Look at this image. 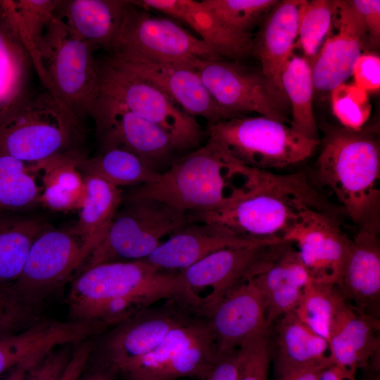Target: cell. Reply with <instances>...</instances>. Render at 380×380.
<instances>
[{
    "label": "cell",
    "instance_id": "obj_8",
    "mask_svg": "<svg viewBox=\"0 0 380 380\" xmlns=\"http://www.w3.org/2000/svg\"><path fill=\"white\" fill-rule=\"evenodd\" d=\"M127 201L128 205L116 213L105 237L80 274L99 264L144 260L165 236L191 223L189 212L165 203L153 199Z\"/></svg>",
    "mask_w": 380,
    "mask_h": 380
},
{
    "label": "cell",
    "instance_id": "obj_12",
    "mask_svg": "<svg viewBox=\"0 0 380 380\" xmlns=\"http://www.w3.org/2000/svg\"><path fill=\"white\" fill-rule=\"evenodd\" d=\"M219 356L207 319L196 315L170 330L148 354L121 366L116 374L131 380H200Z\"/></svg>",
    "mask_w": 380,
    "mask_h": 380
},
{
    "label": "cell",
    "instance_id": "obj_24",
    "mask_svg": "<svg viewBox=\"0 0 380 380\" xmlns=\"http://www.w3.org/2000/svg\"><path fill=\"white\" fill-rule=\"evenodd\" d=\"M105 331V326L95 321L38 320L0 338V376L26 359L47 354L61 346L77 345Z\"/></svg>",
    "mask_w": 380,
    "mask_h": 380
},
{
    "label": "cell",
    "instance_id": "obj_13",
    "mask_svg": "<svg viewBox=\"0 0 380 380\" xmlns=\"http://www.w3.org/2000/svg\"><path fill=\"white\" fill-rule=\"evenodd\" d=\"M194 69L214 101L232 116L253 112L290 124L286 94L261 71L222 58L196 60Z\"/></svg>",
    "mask_w": 380,
    "mask_h": 380
},
{
    "label": "cell",
    "instance_id": "obj_31",
    "mask_svg": "<svg viewBox=\"0 0 380 380\" xmlns=\"http://www.w3.org/2000/svg\"><path fill=\"white\" fill-rule=\"evenodd\" d=\"M83 180L84 198L78 221L72 229L93 251L105 237L122 201V194L120 187L100 177L84 175Z\"/></svg>",
    "mask_w": 380,
    "mask_h": 380
},
{
    "label": "cell",
    "instance_id": "obj_53",
    "mask_svg": "<svg viewBox=\"0 0 380 380\" xmlns=\"http://www.w3.org/2000/svg\"><path fill=\"white\" fill-rule=\"evenodd\" d=\"M125 380H131V379H124ZM194 379H190L189 380H194Z\"/></svg>",
    "mask_w": 380,
    "mask_h": 380
},
{
    "label": "cell",
    "instance_id": "obj_5",
    "mask_svg": "<svg viewBox=\"0 0 380 380\" xmlns=\"http://www.w3.org/2000/svg\"><path fill=\"white\" fill-rule=\"evenodd\" d=\"M82 120L52 94L25 90L0 115V156L36 164L80 151Z\"/></svg>",
    "mask_w": 380,
    "mask_h": 380
},
{
    "label": "cell",
    "instance_id": "obj_45",
    "mask_svg": "<svg viewBox=\"0 0 380 380\" xmlns=\"http://www.w3.org/2000/svg\"><path fill=\"white\" fill-rule=\"evenodd\" d=\"M349 2L362 19L367 34L369 48L379 47L380 42V1L351 0Z\"/></svg>",
    "mask_w": 380,
    "mask_h": 380
},
{
    "label": "cell",
    "instance_id": "obj_11",
    "mask_svg": "<svg viewBox=\"0 0 380 380\" xmlns=\"http://www.w3.org/2000/svg\"><path fill=\"white\" fill-rule=\"evenodd\" d=\"M102 95L156 124L170 137L177 151L194 148L205 132L196 118L153 84L115 65L108 56L96 59Z\"/></svg>",
    "mask_w": 380,
    "mask_h": 380
},
{
    "label": "cell",
    "instance_id": "obj_52",
    "mask_svg": "<svg viewBox=\"0 0 380 380\" xmlns=\"http://www.w3.org/2000/svg\"><path fill=\"white\" fill-rule=\"evenodd\" d=\"M367 380H379V378H369Z\"/></svg>",
    "mask_w": 380,
    "mask_h": 380
},
{
    "label": "cell",
    "instance_id": "obj_30",
    "mask_svg": "<svg viewBox=\"0 0 380 380\" xmlns=\"http://www.w3.org/2000/svg\"><path fill=\"white\" fill-rule=\"evenodd\" d=\"M50 228L37 215L0 213V291L18 279L33 242Z\"/></svg>",
    "mask_w": 380,
    "mask_h": 380
},
{
    "label": "cell",
    "instance_id": "obj_41",
    "mask_svg": "<svg viewBox=\"0 0 380 380\" xmlns=\"http://www.w3.org/2000/svg\"><path fill=\"white\" fill-rule=\"evenodd\" d=\"M240 353L236 380H268L272 358L268 330L242 346Z\"/></svg>",
    "mask_w": 380,
    "mask_h": 380
},
{
    "label": "cell",
    "instance_id": "obj_18",
    "mask_svg": "<svg viewBox=\"0 0 380 380\" xmlns=\"http://www.w3.org/2000/svg\"><path fill=\"white\" fill-rule=\"evenodd\" d=\"M108 57L115 65L158 87L190 115L205 118L208 125L234 118L217 104L191 66L143 58L115 60Z\"/></svg>",
    "mask_w": 380,
    "mask_h": 380
},
{
    "label": "cell",
    "instance_id": "obj_4",
    "mask_svg": "<svg viewBox=\"0 0 380 380\" xmlns=\"http://www.w3.org/2000/svg\"><path fill=\"white\" fill-rule=\"evenodd\" d=\"M316 179L358 227L380 224V147L374 131L329 127L321 139Z\"/></svg>",
    "mask_w": 380,
    "mask_h": 380
},
{
    "label": "cell",
    "instance_id": "obj_36",
    "mask_svg": "<svg viewBox=\"0 0 380 380\" xmlns=\"http://www.w3.org/2000/svg\"><path fill=\"white\" fill-rule=\"evenodd\" d=\"M27 56L0 17V115L25 91Z\"/></svg>",
    "mask_w": 380,
    "mask_h": 380
},
{
    "label": "cell",
    "instance_id": "obj_33",
    "mask_svg": "<svg viewBox=\"0 0 380 380\" xmlns=\"http://www.w3.org/2000/svg\"><path fill=\"white\" fill-rule=\"evenodd\" d=\"M76 167L84 176L98 177L118 187L150 184L160 175L134 153L118 147L104 149L93 158L82 154L77 159Z\"/></svg>",
    "mask_w": 380,
    "mask_h": 380
},
{
    "label": "cell",
    "instance_id": "obj_6",
    "mask_svg": "<svg viewBox=\"0 0 380 380\" xmlns=\"http://www.w3.org/2000/svg\"><path fill=\"white\" fill-rule=\"evenodd\" d=\"M95 49L75 38L54 14L32 63L45 89L81 120L93 118L102 95Z\"/></svg>",
    "mask_w": 380,
    "mask_h": 380
},
{
    "label": "cell",
    "instance_id": "obj_34",
    "mask_svg": "<svg viewBox=\"0 0 380 380\" xmlns=\"http://www.w3.org/2000/svg\"><path fill=\"white\" fill-rule=\"evenodd\" d=\"M59 0L0 1V17L23 46L32 63L44 32Z\"/></svg>",
    "mask_w": 380,
    "mask_h": 380
},
{
    "label": "cell",
    "instance_id": "obj_14",
    "mask_svg": "<svg viewBox=\"0 0 380 380\" xmlns=\"http://www.w3.org/2000/svg\"><path fill=\"white\" fill-rule=\"evenodd\" d=\"M91 252L72 229L51 227L33 242L20 277L8 289L27 303L37 307L44 298L73 280Z\"/></svg>",
    "mask_w": 380,
    "mask_h": 380
},
{
    "label": "cell",
    "instance_id": "obj_49",
    "mask_svg": "<svg viewBox=\"0 0 380 380\" xmlns=\"http://www.w3.org/2000/svg\"><path fill=\"white\" fill-rule=\"evenodd\" d=\"M327 366L276 369L274 370V380H318L320 373Z\"/></svg>",
    "mask_w": 380,
    "mask_h": 380
},
{
    "label": "cell",
    "instance_id": "obj_29",
    "mask_svg": "<svg viewBox=\"0 0 380 380\" xmlns=\"http://www.w3.org/2000/svg\"><path fill=\"white\" fill-rule=\"evenodd\" d=\"M128 1L59 0L55 15L77 39L110 51Z\"/></svg>",
    "mask_w": 380,
    "mask_h": 380
},
{
    "label": "cell",
    "instance_id": "obj_39",
    "mask_svg": "<svg viewBox=\"0 0 380 380\" xmlns=\"http://www.w3.org/2000/svg\"><path fill=\"white\" fill-rule=\"evenodd\" d=\"M278 0H203L201 5L229 29L251 34V29L277 4Z\"/></svg>",
    "mask_w": 380,
    "mask_h": 380
},
{
    "label": "cell",
    "instance_id": "obj_15",
    "mask_svg": "<svg viewBox=\"0 0 380 380\" xmlns=\"http://www.w3.org/2000/svg\"><path fill=\"white\" fill-rule=\"evenodd\" d=\"M196 315L177 299L149 307L112 328L103 341L99 366L116 374L121 366L148 354L170 330Z\"/></svg>",
    "mask_w": 380,
    "mask_h": 380
},
{
    "label": "cell",
    "instance_id": "obj_51",
    "mask_svg": "<svg viewBox=\"0 0 380 380\" xmlns=\"http://www.w3.org/2000/svg\"><path fill=\"white\" fill-rule=\"evenodd\" d=\"M115 375L110 370L99 366L90 372L82 374L79 380H115Z\"/></svg>",
    "mask_w": 380,
    "mask_h": 380
},
{
    "label": "cell",
    "instance_id": "obj_35",
    "mask_svg": "<svg viewBox=\"0 0 380 380\" xmlns=\"http://www.w3.org/2000/svg\"><path fill=\"white\" fill-rule=\"evenodd\" d=\"M24 162L0 156V213H20L40 201L41 189Z\"/></svg>",
    "mask_w": 380,
    "mask_h": 380
},
{
    "label": "cell",
    "instance_id": "obj_42",
    "mask_svg": "<svg viewBox=\"0 0 380 380\" xmlns=\"http://www.w3.org/2000/svg\"><path fill=\"white\" fill-rule=\"evenodd\" d=\"M36 308L9 289L0 291V338L20 331L38 321Z\"/></svg>",
    "mask_w": 380,
    "mask_h": 380
},
{
    "label": "cell",
    "instance_id": "obj_20",
    "mask_svg": "<svg viewBox=\"0 0 380 380\" xmlns=\"http://www.w3.org/2000/svg\"><path fill=\"white\" fill-rule=\"evenodd\" d=\"M379 317L362 313L343 300L329 331L328 343L332 364L354 376L358 369L379 376Z\"/></svg>",
    "mask_w": 380,
    "mask_h": 380
},
{
    "label": "cell",
    "instance_id": "obj_22",
    "mask_svg": "<svg viewBox=\"0 0 380 380\" xmlns=\"http://www.w3.org/2000/svg\"><path fill=\"white\" fill-rule=\"evenodd\" d=\"M337 289L356 310L375 317L380 314V224L358 227Z\"/></svg>",
    "mask_w": 380,
    "mask_h": 380
},
{
    "label": "cell",
    "instance_id": "obj_2",
    "mask_svg": "<svg viewBox=\"0 0 380 380\" xmlns=\"http://www.w3.org/2000/svg\"><path fill=\"white\" fill-rule=\"evenodd\" d=\"M260 171L241 163L208 139L174 162L155 182L132 191L127 200H156L189 213L213 211L251 194Z\"/></svg>",
    "mask_w": 380,
    "mask_h": 380
},
{
    "label": "cell",
    "instance_id": "obj_23",
    "mask_svg": "<svg viewBox=\"0 0 380 380\" xmlns=\"http://www.w3.org/2000/svg\"><path fill=\"white\" fill-rule=\"evenodd\" d=\"M248 279L255 284L262 295L267 327L280 316L293 311L314 281L296 247L288 241Z\"/></svg>",
    "mask_w": 380,
    "mask_h": 380
},
{
    "label": "cell",
    "instance_id": "obj_26",
    "mask_svg": "<svg viewBox=\"0 0 380 380\" xmlns=\"http://www.w3.org/2000/svg\"><path fill=\"white\" fill-rule=\"evenodd\" d=\"M306 1H279L266 15L259 32L253 39L252 53L260 63V71L282 92L281 72L296 46L300 19Z\"/></svg>",
    "mask_w": 380,
    "mask_h": 380
},
{
    "label": "cell",
    "instance_id": "obj_44",
    "mask_svg": "<svg viewBox=\"0 0 380 380\" xmlns=\"http://www.w3.org/2000/svg\"><path fill=\"white\" fill-rule=\"evenodd\" d=\"M76 345H64L51 350L37 368L32 380H60Z\"/></svg>",
    "mask_w": 380,
    "mask_h": 380
},
{
    "label": "cell",
    "instance_id": "obj_25",
    "mask_svg": "<svg viewBox=\"0 0 380 380\" xmlns=\"http://www.w3.org/2000/svg\"><path fill=\"white\" fill-rule=\"evenodd\" d=\"M266 241H271L243 239L213 224L191 222L171 234L148 257L141 260L159 270L177 272L218 250Z\"/></svg>",
    "mask_w": 380,
    "mask_h": 380
},
{
    "label": "cell",
    "instance_id": "obj_32",
    "mask_svg": "<svg viewBox=\"0 0 380 380\" xmlns=\"http://www.w3.org/2000/svg\"><path fill=\"white\" fill-rule=\"evenodd\" d=\"M280 82L291 108L290 127L309 139H321L312 108L311 64L303 56L292 53L281 70Z\"/></svg>",
    "mask_w": 380,
    "mask_h": 380
},
{
    "label": "cell",
    "instance_id": "obj_9",
    "mask_svg": "<svg viewBox=\"0 0 380 380\" xmlns=\"http://www.w3.org/2000/svg\"><path fill=\"white\" fill-rule=\"evenodd\" d=\"M108 52L115 60L143 58L194 68L196 60L222 58L208 44L175 22L154 16L130 1Z\"/></svg>",
    "mask_w": 380,
    "mask_h": 380
},
{
    "label": "cell",
    "instance_id": "obj_38",
    "mask_svg": "<svg viewBox=\"0 0 380 380\" xmlns=\"http://www.w3.org/2000/svg\"><path fill=\"white\" fill-rule=\"evenodd\" d=\"M337 6L338 0L306 1L300 19L296 44L311 65L333 27Z\"/></svg>",
    "mask_w": 380,
    "mask_h": 380
},
{
    "label": "cell",
    "instance_id": "obj_16",
    "mask_svg": "<svg viewBox=\"0 0 380 380\" xmlns=\"http://www.w3.org/2000/svg\"><path fill=\"white\" fill-rule=\"evenodd\" d=\"M92 118L103 150H127L157 172L156 168L177 151L162 128L106 96L101 95Z\"/></svg>",
    "mask_w": 380,
    "mask_h": 380
},
{
    "label": "cell",
    "instance_id": "obj_40",
    "mask_svg": "<svg viewBox=\"0 0 380 380\" xmlns=\"http://www.w3.org/2000/svg\"><path fill=\"white\" fill-rule=\"evenodd\" d=\"M331 110L342 127L361 130L369 118L372 104L367 92L354 83H342L330 92Z\"/></svg>",
    "mask_w": 380,
    "mask_h": 380
},
{
    "label": "cell",
    "instance_id": "obj_21",
    "mask_svg": "<svg viewBox=\"0 0 380 380\" xmlns=\"http://www.w3.org/2000/svg\"><path fill=\"white\" fill-rule=\"evenodd\" d=\"M206 319L219 355L240 349L268 330L262 295L251 279L231 290Z\"/></svg>",
    "mask_w": 380,
    "mask_h": 380
},
{
    "label": "cell",
    "instance_id": "obj_17",
    "mask_svg": "<svg viewBox=\"0 0 380 380\" xmlns=\"http://www.w3.org/2000/svg\"><path fill=\"white\" fill-rule=\"evenodd\" d=\"M334 212H308L283 238L293 243L315 282L337 286L350 240Z\"/></svg>",
    "mask_w": 380,
    "mask_h": 380
},
{
    "label": "cell",
    "instance_id": "obj_28",
    "mask_svg": "<svg viewBox=\"0 0 380 380\" xmlns=\"http://www.w3.org/2000/svg\"><path fill=\"white\" fill-rule=\"evenodd\" d=\"M268 339L274 370L332 364L327 340L303 324L293 311L268 327Z\"/></svg>",
    "mask_w": 380,
    "mask_h": 380
},
{
    "label": "cell",
    "instance_id": "obj_37",
    "mask_svg": "<svg viewBox=\"0 0 380 380\" xmlns=\"http://www.w3.org/2000/svg\"><path fill=\"white\" fill-rule=\"evenodd\" d=\"M343 300L335 285L313 281L293 312L303 324L328 342L333 318Z\"/></svg>",
    "mask_w": 380,
    "mask_h": 380
},
{
    "label": "cell",
    "instance_id": "obj_7",
    "mask_svg": "<svg viewBox=\"0 0 380 380\" xmlns=\"http://www.w3.org/2000/svg\"><path fill=\"white\" fill-rule=\"evenodd\" d=\"M206 134L241 163L265 171L303 162L321 143V139H309L289 125L262 115L222 120L208 125Z\"/></svg>",
    "mask_w": 380,
    "mask_h": 380
},
{
    "label": "cell",
    "instance_id": "obj_46",
    "mask_svg": "<svg viewBox=\"0 0 380 380\" xmlns=\"http://www.w3.org/2000/svg\"><path fill=\"white\" fill-rule=\"evenodd\" d=\"M240 359V349L220 355L200 380H236Z\"/></svg>",
    "mask_w": 380,
    "mask_h": 380
},
{
    "label": "cell",
    "instance_id": "obj_10",
    "mask_svg": "<svg viewBox=\"0 0 380 380\" xmlns=\"http://www.w3.org/2000/svg\"><path fill=\"white\" fill-rule=\"evenodd\" d=\"M285 241L220 249L178 272L181 301L194 313L206 318L231 290L273 257Z\"/></svg>",
    "mask_w": 380,
    "mask_h": 380
},
{
    "label": "cell",
    "instance_id": "obj_27",
    "mask_svg": "<svg viewBox=\"0 0 380 380\" xmlns=\"http://www.w3.org/2000/svg\"><path fill=\"white\" fill-rule=\"evenodd\" d=\"M131 2L146 11H158L187 24L221 57L236 61L252 53V34H241L229 29L206 10L201 1L140 0Z\"/></svg>",
    "mask_w": 380,
    "mask_h": 380
},
{
    "label": "cell",
    "instance_id": "obj_48",
    "mask_svg": "<svg viewBox=\"0 0 380 380\" xmlns=\"http://www.w3.org/2000/svg\"><path fill=\"white\" fill-rule=\"evenodd\" d=\"M49 353L37 355L20 362L6 372V376L3 380H32L39 365Z\"/></svg>",
    "mask_w": 380,
    "mask_h": 380
},
{
    "label": "cell",
    "instance_id": "obj_1",
    "mask_svg": "<svg viewBox=\"0 0 380 380\" xmlns=\"http://www.w3.org/2000/svg\"><path fill=\"white\" fill-rule=\"evenodd\" d=\"M182 294L178 272L161 270L144 260L99 264L72 280L68 318L113 328L160 300H181Z\"/></svg>",
    "mask_w": 380,
    "mask_h": 380
},
{
    "label": "cell",
    "instance_id": "obj_19",
    "mask_svg": "<svg viewBox=\"0 0 380 380\" xmlns=\"http://www.w3.org/2000/svg\"><path fill=\"white\" fill-rule=\"evenodd\" d=\"M366 48L367 34L360 15L349 1L338 0L333 27L312 65L314 90L325 95L344 83Z\"/></svg>",
    "mask_w": 380,
    "mask_h": 380
},
{
    "label": "cell",
    "instance_id": "obj_50",
    "mask_svg": "<svg viewBox=\"0 0 380 380\" xmlns=\"http://www.w3.org/2000/svg\"><path fill=\"white\" fill-rule=\"evenodd\" d=\"M318 380H357L352 375L334 364L325 367L319 374Z\"/></svg>",
    "mask_w": 380,
    "mask_h": 380
},
{
    "label": "cell",
    "instance_id": "obj_43",
    "mask_svg": "<svg viewBox=\"0 0 380 380\" xmlns=\"http://www.w3.org/2000/svg\"><path fill=\"white\" fill-rule=\"evenodd\" d=\"M352 76L354 84L367 91L380 88V58L372 53H363L355 62Z\"/></svg>",
    "mask_w": 380,
    "mask_h": 380
},
{
    "label": "cell",
    "instance_id": "obj_3",
    "mask_svg": "<svg viewBox=\"0 0 380 380\" xmlns=\"http://www.w3.org/2000/svg\"><path fill=\"white\" fill-rule=\"evenodd\" d=\"M312 210L334 212L311 186L304 172L279 175L260 171L255 189L222 208L190 213L191 222L215 224L229 234L252 241L284 240Z\"/></svg>",
    "mask_w": 380,
    "mask_h": 380
},
{
    "label": "cell",
    "instance_id": "obj_47",
    "mask_svg": "<svg viewBox=\"0 0 380 380\" xmlns=\"http://www.w3.org/2000/svg\"><path fill=\"white\" fill-rule=\"evenodd\" d=\"M93 346L91 338L75 346L71 358L60 380H79L86 367Z\"/></svg>",
    "mask_w": 380,
    "mask_h": 380
}]
</instances>
